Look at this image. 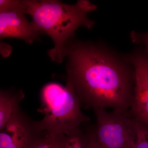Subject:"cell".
Here are the masks:
<instances>
[{
  "instance_id": "1",
  "label": "cell",
  "mask_w": 148,
  "mask_h": 148,
  "mask_svg": "<svg viewBox=\"0 0 148 148\" xmlns=\"http://www.w3.org/2000/svg\"><path fill=\"white\" fill-rule=\"evenodd\" d=\"M65 47L66 83L73 88L81 106L93 110H130L135 73L127 54L101 42L73 38Z\"/></svg>"
},
{
  "instance_id": "2",
  "label": "cell",
  "mask_w": 148,
  "mask_h": 148,
  "mask_svg": "<svg viewBox=\"0 0 148 148\" xmlns=\"http://www.w3.org/2000/svg\"><path fill=\"white\" fill-rule=\"evenodd\" d=\"M20 7L32 18L35 27L42 34L49 35L54 44L48 51L53 62L61 64L65 58V47L74 38L79 27L90 29L95 22L88 15L97 6L87 0H79L75 4L55 0L20 1Z\"/></svg>"
},
{
  "instance_id": "3",
  "label": "cell",
  "mask_w": 148,
  "mask_h": 148,
  "mask_svg": "<svg viewBox=\"0 0 148 148\" xmlns=\"http://www.w3.org/2000/svg\"><path fill=\"white\" fill-rule=\"evenodd\" d=\"M41 112L44 117L35 121L36 127L52 137L60 133H68L79 127L90 118L81 110L80 101L72 86L66 83L65 87L50 83L43 88L41 93Z\"/></svg>"
},
{
  "instance_id": "4",
  "label": "cell",
  "mask_w": 148,
  "mask_h": 148,
  "mask_svg": "<svg viewBox=\"0 0 148 148\" xmlns=\"http://www.w3.org/2000/svg\"><path fill=\"white\" fill-rule=\"evenodd\" d=\"M96 119L95 138L99 148H133L137 121L129 111L106 109L94 110Z\"/></svg>"
},
{
  "instance_id": "5",
  "label": "cell",
  "mask_w": 148,
  "mask_h": 148,
  "mask_svg": "<svg viewBox=\"0 0 148 148\" xmlns=\"http://www.w3.org/2000/svg\"><path fill=\"white\" fill-rule=\"evenodd\" d=\"M45 132L18 110L0 133V148H33Z\"/></svg>"
},
{
  "instance_id": "6",
  "label": "cell",
  "mask_w": 148,
  "mask_h": 148,
  "mask_svg": "<svg viewBox=\"0 0 148 148\" xmlns=\"http://www.w3.org/2000/svg\"><path fill=\"white\" fill-rule=\"evenodd\" d=\"M127 54L135 73L134 95L129 112L148 127V56L140 49Z\"/></svg>"
},
{
  "instance_id": "7",
  "label": "cell",
  "mask_w": 148,
  "mask_h": 148,
  "mask_svg": "<svg viewBox=\"0 0 148 148\" xmlns=\"http://www.w3.org/2000/svg\"><path fill=\"white\" fill-rule=\"evenodd\" d=\"M19 6L0 10V38H14L32 44L42 34L29 22Z\"/></svg>"
},
{
  "instance_id": "8",
  "label": "cell",
  "mask_w": 148,
  "mask_h": 148,
  "mask_svg": "<svg viewBox=\"0 0 148 148\" xmlns=\"http://www.w3.org/2000/svg\"><path fill=\"white\" fill-rule=\"evenodd\" d=\"M21 90L12 92L1 90L0 93V130L4 127L14 114L19 110V103L24 98Z\"/></svg>"
},
{
  "instance_id": "9",
  "label": "cell",
  "mask_w": 148,
  "mask_h": 148,
  "mask_svg": "<svg viewBox=\"0 0 148 148\" xmlns=\"http://www.w3.org/2000/svg\"><path fill=\"white\" fill-rule=\"evenodd\" d=\"M54 148H87L88 136L79 127L68 133L54 136Z\"/></svg>"
},
{
  "instance_id": "10",
  "label": "cell",
  "mask_w": 148,
  "mask_h": 148,
  "mask_svg": "<svg viewBox=\"0 0 148 148\" xmlns=\"http://www.w3.org/2000/svg\"><path fill=\"white\" fill-rule=\"evenodd\" d=\"M136 121V137L133 148H148V127L137 120Z\"/></svg>"
},
{
  "instance_id": "11",
  "label": "cell",
  "mask_w": 148,
  "mask_h": 148,
  "mask_svg": "<svg viewBox=\"0 0 148 148\" xmlns=\"http://www.w3.org/2000/svg\"><path fill=\"white\" fill-rule=\"evenodd\" d=\"M33 148H54V137L45 132Z\"/></svg>"
},
{
  "instance_id": "12",
  "label": "cell",
  "mask_w": 148,
  "mask_h": 148,
  "mask_svg": "<svg viewBox=\"0 0 148 148\" xmlns=\"http://www.w3.org/2000/svg\"><path fill=\"white\" fill-rule=\"evenodd\" d=\"M20 1L18 0H1L0 10H5L19 6Z\"/></svg>"
},
{
  "instance_id": "13",
  "label": "cell",
  "mask_w": 148,
  "mask_h": 148,
  "mask_svg": "<svg viewBox=\"0 0 148 148\" xmlns=\"http://www.w3.org/2000/svg\"><path fill=\"white\" fill-rule=\"evenodd\" d=\"M88 136L87 148H99L97 142L95 131V127L88 130L87 133Z\"/></svg>"
},
{
  "instance_id": "14",
  "label": "cell",
  "mask_w": 148,
  "mask_h": 148,
  "mask_svg": "<svg viewBox=\"0 0 148 148\" xmlns=\"http://www.w3.org/2000/svg\"><path fill=\"white\" fill-rule=\"evenodd\" d=\"M130 38L132 41L135 43L139 44L142 42H148V33L147 34L142 36L137 32H133L131 33Z\"/></svg>"
},
{
  "instance_id": "15",
  "label": "cell",
  "mask_w": 148,
  "mask_h": 148,
  "mask_svg": "<svg viewBox=\"0 0 148 148\" xmlns=\"http://www.w3.org/2000/svg\"><path fill=\"white\" fill-rule=\"evenodd\" d=\"M145 43L146 45V51L148 53V42H145Z\"/></svg>"
}]
</instances>
